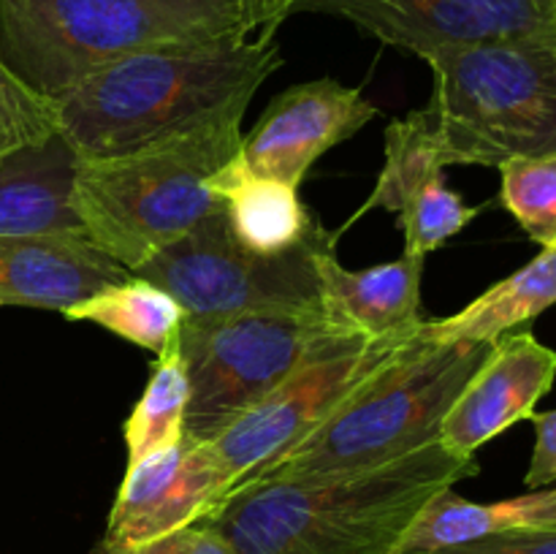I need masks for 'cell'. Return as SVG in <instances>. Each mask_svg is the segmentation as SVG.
<instances>
[{
    "instance_id": "3",
    "label": "cell",
    "mask_w": 556,
    "mask_h": 554,
    "mask_svg": "<svg viewBox=\"0 0 556 554\" xmlns=\"http://www.w3.org/2000/svg\"><path fill=\"white\" fill-rule=\"evenodd\" d=\"M248 109H231L177 139L114 158H79L74 212L81 237L136 272L220 210L215 174L242 150Z\"/></svg>"
},
{
    "instance_id": "23",
    "label": "cell",
    "mask_w": 556,
    "mask_h": 554,
    "mask_svg": "<svg viewBox=\"0 0 556 554\" xmlns=\"http://www.w3.org/2000/svg\"><path fill=\"white\" fill-rule=\"evenodd\" d=\"M500 201L516 217L532 242L556 244V150L538 158H521L500 168Z\"/></svg>"
},
{
    "instance_id": "30",
    "label": "cell",
    "mask_w": 556,
    "mask_h": 554,
    "mask_svg": "<svg viewBox=\"0 0 556 554\" xmlns=\"http://www.w3.org/2000/svg\"><path fill=\"white\" fill-rule=\"evenodd\" d=\"M548 530H556V487H554V500H552V521H548Z\"/></svg>"
},
{
    "instance_id": "8",
    "label": "cell",
    "mask_w": 556,
    "mask_h": 554,
    "mask_svg": "<svg viewBox=\"0 0 556 554\" xmlns=\"http://www.w3.org/2000/svg\"><path fill=\"white\" fill-rule=\"evenodd\" d=\"M340 331L326 310L182 320L179 353L190 386L185 438L215 440Z\"/></svg>"
},
{
    "instance_id": "24",
    "label": "cell",
    "mask_w": 556,
    "mask_h": 554,
    "mask_svg": "<svg viewBox=\"0 0 556 554\" xmlns=\"http://www.w3.org/2000/svg\"><path fill=\"white\" fill-rule=\"evenodd\" d=\"M58 130V103L33 90L0 54V158L38 144Z\"/></svg>"
},
{
    "instance_id": "16",
    "label": "cell",
    "mask_w": 556,
    "mask_h": 554,
    "mask_svg": "<svg viewBox=\"0 0 556 554\" xmlns=\"http://www.w3.org/2000/svg\"><path fill=\"white\" fill-rule=\"evenodd\" d=\"M342 231H331L315 250L324 310L342 331L364 337H402L424 324L421 275L427 259L402 253L389 264L353 272L337 259Z\"/></svg>"
},
{
    "instance_id": "10",
    "label": "cell",
    "mask_w": 556,
    "mask_h": 554,
    "mask_svg": "<svg viewBox=\"0 0 556 554\" xmlns=\"http://www.w3.org/2000/svg\"><path fill=\"white\" fill-rule=\"evenodd\" d=\"M299 11L342 16L421 60L440 49L556 33L554 0H299Z\"/></svg>"
},
{
    "instance_id": "33",
    "label": "cell",
    "mask_w": 556,
    "mask_h": 554,
    "mask_svg": "<svg viewBox=\"0 0 556 554\" xmlns=\"http://www.w3.org/2000/svg\"><path fill=\"white\" fill-rule=\"evenodd\" d=\"M554 3H556V0H554Z\"/></svg>"
},
{
    "instance_id": "19",
    "label": "cell",
    "mask_w": 556,
    "mask_h": 554,
    "mask_svg": "<svg viewBox=\"0 0 556 554\" xmlns=\"http://www.w3.org/2000/svg\"><path fill=\"white\" fill-rule=\"evenodd\" d=\"M556 304V244L503 277L448 318L424 320L429 337L443 342H497Z\"/></svg>"
},
{
    "instance_id": "20",
    "label": "cell",
    "mask_w": 556,
    "mask_h": 554,
    "mask_svg": "<svg viewBox=\"0 0 556 554\" xmlns=\"http://www.w3.org/2000/svg\"><path fill=\"white\" fill-rule=\"evenodd\" d=\"M552 500L554 487L530 489V494L497 503H472L454 489H445L427 505L402 552H440L505 532L548 530Z\"/></svg>"
},
{
    "instance_id": "31",
    "label": "cell",
    "mask_w": 556,
    "mask_h": 554,
    "mask_svg": "<svg viewBox=\"0 0 556 554\" xmlns=\"http://www.w3.org/2000/svg\"><path fill=\"white\" fill-rule=\"evenodd\" d=\"M440 552H443V554H467L465 549H440Z\"/></svg>"
},
{
    "instance_id": "7",
    "label": "cell",
    "mask_w": 556,
    "mask_h": 554,
    "mask_svg": "<svg viewBox=\"0 0 556 554\" xmlns=\"http://www.w3.org/2000/svg\"><path fill=\"white\" fill-rule=\"evenodd\" d=\"M329 234L315 221L296 248L275 255L255 253L233 237L220 206L157 250L134 275L177 299L185 320L324 310L315 250Z\"/></svg>"
},
{
    "instance_id": "9",
    "label": "cell",
    "mask_w": 556,
    "mask_h": 554,
    "mask_svg": "<svg viewBox=\"0 0 556 554\" xmlns=\"http://www.w3.org/2000/svg\"><path fill=\"white\" fill-rule=\"evenodd\" d=\"M416 331L380 340L351 331L326 337L269 396L206 443L231 492L324 424Z\"/></svg>"
},
{
    "instance_id": "18",
    "label": "cell",
    "mask_w": 556,
    "mask_h": 554,
    "mask_svg": "<svg viewBox=\"0 0 556 554\" xmlns=\"http://www.w3.org/2000/svg\"><path fill=\"white\" fill-rule=\"evenodd\" d=\"M212 188L220 196L233 237L255 253H286L302 244L315 226L299 188L255 174L239 152L215 174Z\"/></svg>"
},
{
    "instance_id": "13",
    "label": "cell",
    "mask_w": 556,
    "mask_h": 554,
    "mask_svg": "<svg viewBox=\"0 0 556 554\" xmlns=\"http://www.w3.org/2000/svg\"><path fill=\"white\" fill-rule=\"evenodd\" d=\"M378 117L362 87L315 79L288 87L242 136V161L255 174L299 188L318 158Z\"/></svg>"
},
{
    "instance_id": "25",
    "label": "cell",
    "mask_w": 556,
    "mask_h": 554,
    "mask_svg": "<svg viewBox=\"0 0 556 554\" xmlns=\"http://www.w3.org/2000/svg\"><path fill=\"white\" fill-rule=\"evenodd\" d=\"M90 554H237L231 543L220 536L212 525H190L177 532L155 538V541L139 543V546H119V543L101 541L92 546Z\"/></svg>"
},
{
    "instance_id": "26",
    "label": "cell",
    "mask_w": 556,
    "mask_h": 554,
    "mask_svg": "<svg viewBox=\"0 0 556 554\" xmlns=\"http://www.w3.org/2000/svg\"><path fill=\"white\" fill-rule=\"evenodd\" d=\"M535 424V449L527 467V489H546L556 483V407L532 416Z\"/></svg>"
},
{
    "instance_id": "27",
    "label": "cell",
    "mask_w": 556,
    "mask_h": 554,
    "mask_svg": "<svg viewBox=\"0 0 556 554\" xmlns=\"http://www.w3.org/2000/svg\"><path fill=\"white\" fill-rule=\"evenodd\" d=\"M299 0H242L244 27L255 38H275L277 27L293 14Z\"/></svg>"
},
{
    "instance_id": "12",
    "label": "cell",
    "mask_w": 556,
    "mask_h": 554,
    "mask_svg": "<svg viewBox=\"0 0 556 554\" xmlns=\"http://www.w3.org/2000/svg\"><path fill=\"white\" fill-rule=\"evenodd\" d=\"M231 487L206 443L166 445L125 467L117 500L106 521V541L139 546L182 527L210 521Z\"/></svg>"
},
{
    "instance_id": "5",
    "label": "cell",
    "mask_w": 556,
    "mask_h": 554,
    "mask_svg": "<svg viewBox=\"0 0 556 554\" xmlns=\"http://www.w3.org/2000/svg\"><path fill=\"white\" fill-rule=\"evenodd\" d=\"M231 36L250 38L242 0H0V54L52 101L128 54Z\"/></svg>"
},
{
    "instance_id": "17",
    "label": "cell",
    "mask_w": 556,
    "mask_h": 554,
    "mask_svg": "<svg viewBox=\"0 0 556 554\" xmlns=\"http://www.w3.org/2000/svg\"><path fill=\"white\" fill-rule=\"evenodd\" d=\"M76 155L63 134L0 158V237L81 234L74 212Z\"/></svg>"
},
{
    "instance_id": "14",
    "label": "cell",
    "mask_w": 556,
    "mask_h": 554,
    "mask_svg": "<svg viewBox=\"0 0 556 554\" xmlns=\"http://www.w3.org/2000/svg\"><path fill=\"white\" fill-rule=\"evenodd\" d=\"M554 378V348L543 345L532 331L500 337L445 413L440 427L443 449L456 456H476L489 440L535 416L538 402L552 391Z\"/></svg>"
},
{
    "instance_id": "28",
    "label": "cell",
    "mask_w": 556,
    "mask_h": 554,
    "mask_svg": "<svg viewBox=\"0 0 556 554\" xmlns=\"http://www.w3.org/2000/svg\"><path fill=\"white\" fill-rule=\"evenodd\" d=\"M510 554H556V530H521L505 536L483 538Z\"/></svg>"
},
{
    "instance_id": "4",
    "label": "cell",
    "mask_w": 556,
    "mask_h": 554,
    "mask_svg": "<svg viewBox=\"0 0 556 554\" xmlns=\"http://www.w3.org/2000/svg\"><path fill=\"white\" fill-rule=\"evenodd\" d=\"M494 342H443L416 331L324 424L253 478H302L386 465L440 440L445 413Z\"/></svg>"
},
{
    "instance_id": "15",
    "label": "cell",
    "mask_w": 556,
    "mask_h": 554,
    "mask_svg": "<svg viewBox=\"0 0 556 554\" xmlns=\"http://www.w3.org/2000/svg\"><path fill=\"white\" fill-rule=\"evenodd\" d=\"M130 275L81 234L0 237V307L65 313Z\"/></svg>"
},
{
    "instance_id": "2",
    "label": "cell",
    "mask_w": 556,
    "mask_h": 554,
    "mask_svg": "<svg viewBox=\"0 0 556 554\" xmlns=\"http://www.w3.org/2000/svg\"><path fill=\"white\" fill-rule=\"evenodd\" d=\"M280 65V43L253 36L128 54L54 101L60 134L79 158L128 155L248 109Z\"/></svg>"
},
{
    "instance_id": "22",
    "label": "cell",
    "mask_w": 556,
    "mask_h": 554,
    "mask_svg": "<svg viewBox=\"0 0 556 554\" xmlns=\"http://www.w3.org/2000/svg\"><path fill=\"white\" fill-rule=\"evenodd\" d=\"M190 386L185 373L182 353H179V335L172 345L155 356L144 394L134 405L130 416L123 424V440L128 449V465L139 462L166 445L179 443L185 438V413H188Z\"/></svg>"
},
{
    "instance_id": "1",
    "label": "cell",
    "mask_w": 556,
    "mask_h": 554,
    "mask_svg": "<svg viewBox=\"0 0 556 554\" xmlns=\"http://www.w3.org/2000/svg\"><path fill=\"white\" fill-rule=\"evenodd\" d=\"M478 470L438 440L367 470L250 478L201 525L237 554H400L427 505Z\"/></svg>"
},
{
    "instance_id": "29",
    "label": "cell",
    "mask_w": 556,
    "mask_h": 554,
    "mask_svg": "<svg viewBox=\"0 0 556 554\" xmlns=\"http://www.w3.org/2000/svg\"><path fill=\"white\" fill-rule=\"evenodd\" d=\"M456 549H465L467 554H510V552H505V549L494 546V543H489V541L465 543V546H456Z\"/></svg>"
},
{
    "instance_id": "21",
    "label": "cell",
    "mask_w": 556,
    "mask_h": 554,
    "mask_svg": "<svg viewBox=\"0 0 556 554\" xmlns=\"http://www.w3.org/2000/svg\"><path fill=\"white\" fill-rule=\"evenodd\" d=\"M68 320H85L123 337L130 345L161 356L179 335L185 315L177 299L144 277L130 275L128 280L92 293L85 302L65 310Z\"/></svg>"
},
{
    "instance_id": "6",
    "label": "cell",
    "mask_w": 556,
    "mask_h": 554,
    "mask_svg": "<svg viewBox=\"0 0 556 554\" xmlns=\"http://www.w3.org/2000/svg\"><path fill=\"white\" fill-rule=\"evenodd\" d=\"M445 163L503 168L556 150V33L451 47L424 58Z\"/></svg>"
},
{
    "instance_id": "32",
    "label": "cell",
    "mask_w": 556,
    "mask_h": 554,
    "mask_svg": "<svg viewBox=\"0 0 556 554\" xmlns=\"http://www.w3.org/2000/svg\"><path fill=\"white\" fill-rule=\"evenodd\" d=\"M400 554H443V552H400Z\"/></svg>"
},
{
    "instance_id": "11",
    "label": "cell",
    "mask_w": 556,
    "mask_h": 554,
    "mask_svg": "<svg viewBox=\"0 0 556 554\" xmlns=\"http://www.w3.org/2000/svg\"><path fill=\"white\" fill-rule=\"evenodd\" d=\"M383 141L386 155L380 177L351 223L372 210L396 212V223L405 237V253L427 259L440 244L456 237L467 223L476 221L481 210L465 204V199L445 182L448 163L427 109L391 119Z\"/></svg>"
}]
</instances>
